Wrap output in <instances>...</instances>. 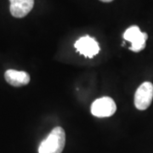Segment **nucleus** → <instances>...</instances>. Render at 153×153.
I'll use <instances>...</instances> for the list:
<instances>
[{
  "label": "nucleus",
  "instance_id": "nucleus-8",
  "mask_svg": "<svg viewBox=\"0 0 153 153\" xmlns=\"http://www.w3.org/2000/svg\"><path fill=\"white\" fill-rule=\"evenodd\" d=\"M100 1L105 2V3H110V2H111V1H113V0H100Z\"/></svg>",
  "mask_w": 153,
  "mask_h": 153
},
{
  "label": "nucleus",
  "instance_id": "nucleus-6",
  "mask_svg": "<svg viewBox=\"0 0 153 153\" xmlns=\"http://www.w3.org/2000/svg\"><path fill=\"white\" fill-rule=\"evenodd\" d=\"M11 15L16 18L25 17L33 10L34 0H10Z\"/></svg>",
  "mask_w": 153,
  "mask_h": 153
},
{
  "label": "nucleus",
  "instance_id": "nucleus-3",
  "mask_svg": "<svg viewBox=\"0 0 153 153\" xmlns=\"http://www.w3.org/2000/svg\"><path fill=\"white\" fill-rule=\"evenodd\" d=\"M153 100V84L145 82L138 88L134 94V105L138 110L144 111L151 105Z\"/></svg>",
  "mask_w": 153,
  "mask_h": 153
},
{
  "label": "nucleus",
  "instance_id": "nucleus-1",
  "mask_svg": "<svg viewBox=\"0 0 153 153\" xmlns=\"http://www.w3.org/2000/svg\"><path fill=\"white\" fill-rule=\"evenodd\" d=\"M66 144V134L61 127L52 129L47 138L40 143L38 153H61Z\"/></svg>",
  "mask_w": 153,
  "mask_h": 153
},
{
  "label": "nucleus",
  "instance_id": "nucleus-7",
  "mask_svg": "<svg viewBox=\"0 0 153 153\" xmlns=\"http://www.w3.org/2000/svg\"><path fill=\"white\" fill-rule=\"evenodd\" d=\"M4 77L8 83L14 87H22L30 82V76L27 72L10 69L4 73Z\"/></svg>",
  "mask_w": 153,
  "mask_h": 153
},
{
  "label": "nucleus",
  "instance_id": "nucleus-5",
  "mask_svg": "<svg viewBox=\"0 0 153 153\" xmlns=\"http://www.w3.org/2000/svg\"><path fill=\"white\" fill-rule=\"evenodd\" d=\"M76 51L88 58H93L100 51L97 41L89 36H84L80 38L75 43Z\"/></svg>",
  "mask_w": 153,
  "mask_h": 153
},
{
  "label": "nucleus",
  "instance_id": "nucleus-4",
  "mask_svg": "<svg viewBox=\"0 0 153 153\" xmlns=\"http://www.w3.org/2000/svg\"><path fill=\"white\" fill-rule=\"evenodd\" d=\"M116 111V103L110 97L97 99L91 105V113L97 117H108L114 114Z\"/></svg>",
  "mask_w": 153,
  "mask_h": 153
},
{
  "label": "nucleus",
  "instance_id": "nucleus-2",
  "mask_svg": "<svg viewBox=\"0 0 153 153\" xmlns=\"http://www.w3.org/2000/svg\"><path fill=\"white\" fill-rule=\"evenodd\" d=\"M123 38L126 41L131 43L130 50L134 52H140L146 47V43L148 36L146 33H142L137 26H132L125 31L123 34Z\"/></svg>",
  "mask_w": 153,
  "mask_h": 153
}]
</instances>
